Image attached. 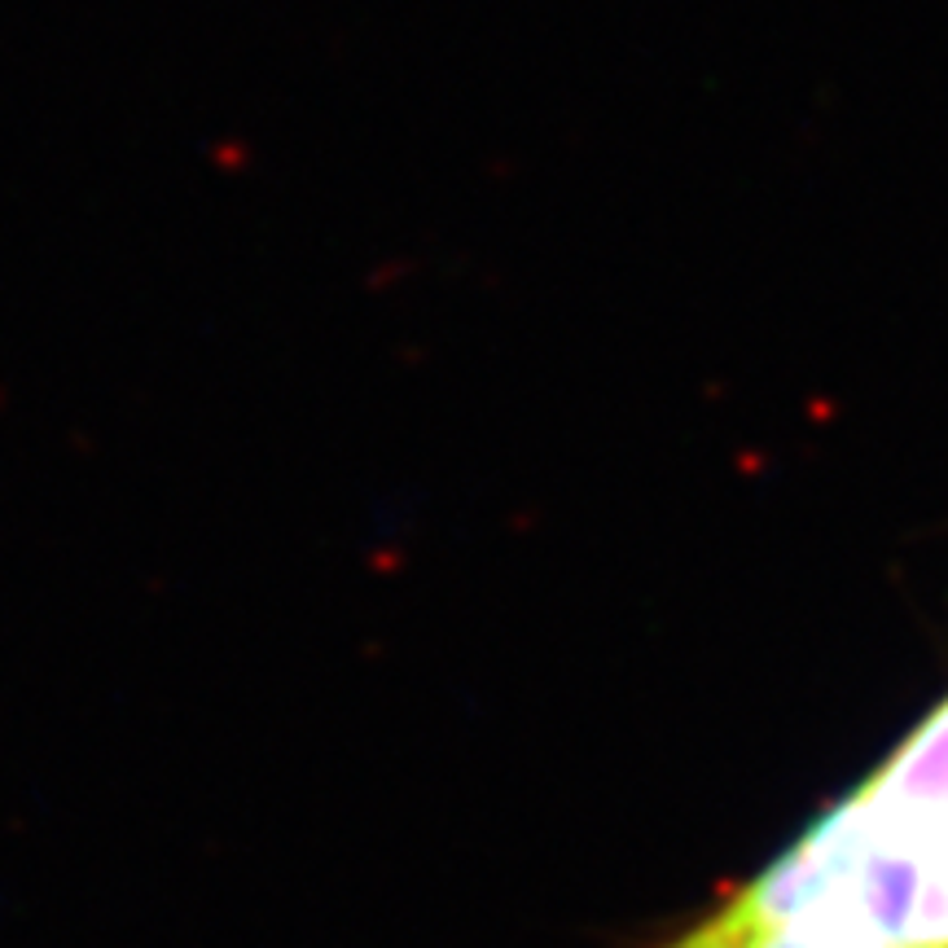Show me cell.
Here are the masks:
<instances>
[{"instance_id":"obj_1","label":"cell","mask_w":948,"mask_h":948,"mask_svg":"<svg viewBox=\"0 0 948 948\" xmlns=\"http://www.w3.org/2000/svg\"><path fill=\"white\" fill-rule=\"evenodd\" d=\"M905 948H948V834L918 857V891Z\"/></svg>"},{"instance_id":"obj_2","label":"cell","mask_w":948,"mask_h":948,"mask_svg":"<svg viewBox=\"0 0 948 948\" xmlns=\"http://www.w3.org/2000/svg\"><path fill=\"white\" fill-rule=\"evenodd\" d=\"M751 948H891V945H861V940H843V936H825V931H808V927H786L773 931Z\"/></svg>"}]
</instances>
